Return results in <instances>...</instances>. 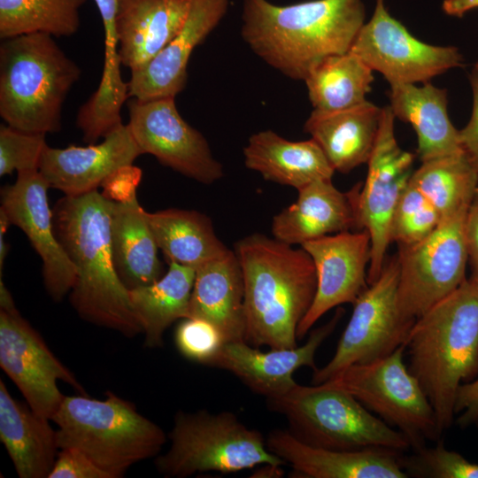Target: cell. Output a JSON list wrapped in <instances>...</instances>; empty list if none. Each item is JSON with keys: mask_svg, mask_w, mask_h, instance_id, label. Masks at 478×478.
Instances as JSON below:
<instances>
[{"mask_svg": "<svg viewBox=\"0 0 478 478\" xmlns=\"http://www.w3.org/2000/svg\"><path fill=\"white\" fill-rule=\"evenodd\" d=\"M474 424L478 426V418H477L476 421L474 422Z\"/></svg>", "mask_w": 478, "mask_h": 478, "instance_id": "obj_48", "label": "cell"}, {"mask_svg": "<svg viewBox=\"0 0 478 478\" xmlns=\"http://www.w3.org/2000/svg\"><path fill=\"white\" fill-rule=\"evenodd\" d=\"M130 131L143 154L200 183L223 177V166L213 157L204 136L181 116L175 97L127 103Z\"/></svg>", "mask_w": 478, "mask_h": 478, "instance_id": "obj_13", "label": "cell"}, {"mask_svg": "<svg viewBox=\"0 0 478 478\" xmlns=\"http://www.w3.org/2000/svg\"><path fill=\"white\" fill-rule=\"evenodd\" d=\"M113 201L97 189L65 196L52 210L56 235L76 268L70 302L79 316L127 337L143 333L112 252Z\"/></svg>", "mask_w": 478, "mask_h": 478, "instance_id": "obj_2", "label": "cell"}, {"mask_svg": "<svg viewBox=\"0 0 478 478\" xmlns=\"http://www.w3.org/2000/svg\"><path fill=\"white\" fill-rule=\"evenodd\" d=\"M395 115L389 105L382 108L376 142L368 165L366 181L358 197L361 229L371 238V260L367 283L380 276L391 242V221L398 199L412 173L414 155L404 150L395 135Z\"/></svg>", "mask_w": 478, "mask_h": 478, "instance_id": "obj_14", "label": "cell"}, {"mask_svg": "<svg viewBox=\"0 0 478 478\" xmlns=\"http://www.w3.org/2000/svg\"><path fill=\"white\" fill-rule=\"evenodd\" d=\"M244 165L262 177L297 190L319 180H332L335 170L313 139L292 142L272 130L253 134L243 148Z\"/></svg>", "mask_w": 478, "mask_h": 478, "instance_id": "obj_26", "label": "cell"}, {"mask_svg": "<svg viewBox=\"0 0 478 478\" xmlns=\"http://www.w3.org/2000/svg\"><path fill=\"white\" fill-rule=\"evenodd\" d=\"M467 209L442 218L421 241L398 246L397 306L405 318L418 319L466 280Z\"/></svg>", "mask_w": 478, "mask_h": 478, "instance_id": "obj_11", "label": "cell"}, {"mask_svg": "<svg viewBox=\"0 0 478 478\" xmlns=\"http://www.w3.org/2000/svg\"><path fill=\"white\" fill-rule=\"evenodd\" d=\"M317 274L314 300L297 327L302 339L326 312L343 304H353L367 288L371 238L366 229L344 231L304 243Z\"/></svg>", "mask_w": 478, "mask_h": 478, "instance_id": "obj_17", "label": "cell"}, {"mask_svg": "<svg viewBox=\"0 0 478 478\" xmlns=\"http://www.w3.org/2000/svg\"><path fill=\"white\" fill-rule=\"evenodd\" d=\"M398 460L407 477L478 478V464L446 449L438 441L435 446H425L410 455L400 453Z\"/></svg>", "mask_w": 478, "mask_h": 478, "instance_id": "obj_36", "label": "cell"}, {"mask_svg": "<svg viewBox=\"0 0 478 478\" xmlns=\"http://www.w3.org/2000/svg\"><path fill=\"white\" fill-rule=\"evenodd\" d=\"M244 288L234 251L196 268L189 318L204 320L221 333L225 343L244 341Z\"/></svg>", "mask_w": 478, "mask_h": 478, "instance_id": "obj_24", "label": "cell"}, {"mask_svg": "<svg viewBox=\"0 0 478 478\" xmlns=\"http://www.w3.org/2000/svg\"><path fill=\"white\" fill-rule=\"evenodd\" d=\"M365 18L361 0H310L288 5L243 0L241 35L267 65L304 81L325 58L350 50Z\"/></svg>", "mask_w": 478, "mask_h": 478, "instance_id": "obj_1", "label": "cell"}, {"mask_svg": "<svg viewBox=\"0 0 478 478\" xmlns=\"http://www.w3.org/2000/svg\"><path fill=\"white\" fill-rule=\"evenodd\" d=\"M174 342L183 357L207 366L225 343L216 327L197 318L183 319L175 330Z\"/></svg>", "mask_w": 478, "mask_h": 478, "instance_id": "obj_38", "label": "cell"}, {"mask_svg": "<svg viewBox=\"0 0 478 478\" xmlns=\"http://www.w3.org/2000/svg\"><path fill=\"white\" fill-rule=\"evenodd\" d=\"M146 217L167 263L175 262L196 270L230 250L217 236L209 217L195 210L169 208Z\"/></svg>", "mask_w": 478, "mask_h": 478, "instance_id": "obj_30", "label": "cell"}, {"mask_svg": "<svg viewBox=\"0 0 478 478\" xmlns=\"http://www.w3.org/2000/svg\"><path fill=\"white\" fill-rule=\"evenodd\" d=\"M142 175V170L133 164L121 166L104 180L102 195L117 203L130 201L137 197Z\"/></svg>", "mask_w": 478, "mask_h": 478, "instance_id": "obj_40", "label": "cell"}, {"mask_svg": "<svg viewBox=\"0 0 478 478\" xmlns=\"http://www.w3.org/2000/svg\"><path fill=\"white\" fill-rule=\"evenodd\" d=\"M87 0H0V38L30 34L70 36Z\"/></svg>", "mask_w": 478, "mask_h": 478, "instance_id": "obj_34", "label": "cell"}, {"mask_svg": "<svg viewBox=\"0 0 478 478\" xmlns=\"http://www.w3.org/2000/svg\"><path fill=\"white\" fill-rule=\"evenodd\" d=\"M229 0H191L181 31L147 64L131 71L128 96L140 100L175 97L188 80L191 53L224 18Z\"/></svg>", "mask_w": 478, "mask_h": 478, "instance_id": "obj_19", "label": "cell"}, {"mask_svg": "<svg viewBox=\"0 0 478 478\" xmlns=\"http://www.w3.org/2000/svg\"><path fill=\"white\" fill-rule=\"evenodd\" d=\"M343 311L337 310L326 324L313 329L302 346L262 351L244 341L225 343L208 366L232 373L251 391L266 399L289 392L297 382L295 371L302 366L315 370L314 357L336 328Z\"/></svg>", "mask_w": 478, "mask_h": 478, "instance_id": "obj_18", "label": "cell"}, {"mask_svg": "<svg viewBox=\"0 0 478 478\" xmlns=\"http://www.w3.org/2000/svg\"><path fill=\"white\" fill-rule=\"evenodd\" d=\"M471 277H473L474 280L478 281V271L473 272Z\"/></svg>", "mask_w": 478, "mask_h": 478, "instance_id": "obj_46", "label": "cell"}, {"mask_svg": "<svg viewBox=\"0 0 478 478\" xmlns=\"http://www.w3.org/2000/svg\"><path fill=\"white\" fill-rule=\"evenodd\" d=\"M476 8L478 0H443L442 4V10L445 14L458 18Z\"/></svg>", "mask_w": 478, "mask_h": 478, "instance_id": "obj_44", "label": "cell"}, {"mask_svg": "<svg viewBox=\"0 0 478 478\" xmlns=\"http://www.w3.org/2000/svg\"><path fill=\"white\" fill-rule=\"evenodd\" d=\"M382 112V108L368 101L342 111L313 109L304 130L320 147L335 172L347 173L368 162Z\"/></svg>", "mask_w": 478, "mask_h": 478, "instance_id": "obj_25", "label": "cell"}, {"mask_svg": "<svg viewBox=\"0 0 478 478\" xmlns=\"http://www.w3.org/2000/svg\"><path fill=\"white\" fill-rule=\"evenodd\" d=\"M350 50L381 73L389 85L426 83L463 64L458 48L431 45L414 37L390 15L384 0H376L371 19L362 26Z\"/></svg>", "mask_w": 478, "mask_h": 478, "instance_id": "obj_12", "label": "cell"}, {"mask_svg": "<svg viewBox=\"0 0 478 478\" xmlns=\"http://www.w3.org/2000/svg\"><path fill=\"white\" fill-rule=\"evenodd\" d=\"M112 259L116 272L127 290L160 279L164 266L146 211L137 197L123 203L113 202L111 216Z\"/></svg>", "mask_w": 478, "mask_h": 478, "instance_id": "obj_29", "label": "cell"}, {"mask_svg": "<svg viewBox=\"0 0 478 478\" xmlns=\"http://www.w3.org/2000/svg\"><path fill=\"white\" fill-rule=\"evenodd\" d=\"M442 216L410 181L404 189L391 221L390 237L398 246L411 245L427 237Z\"/></svg>", "mask_w": 478, "mask_h": 478, "instance_id": "obj_35", "label": "cell"}, {"mask_svg": "<svg viewBox=\"0 0 478 478\" xmlns=\"http://www.w3.org/2000/svg\"><path fill=\"white\" fill-rule=\"evenodd\" d=\"M474 68H475V69H477V70H478V62H477V63L475 64V66H474Z\"/></svg>", "mask_w": 478, "mask_h": 478, "instance_id": "obj_47", "label": "cell"}, {"mask_svg": "<svg viewBox=\"0 0 478 478\" xmlns=\"http://www.w3.org/2000/svg\"><path fill=\"white\" fill-rule=\"evenodd\" d=\"M48 478H110L83 452L74 448H61Z\"/></svg>", "mask_w": 478, "mask_h": 478, "instance_id": "obj_39", "label": "cell"}, {"mask_svg": "<svg viewBox=\"0 0 478 478\" xmlns=\"http://www.w3.org/2000/svg\"><path fill=\"white\" fill-rule=\"evenodd\" d=\"M81 74L80 66L50 35L2 39L1 118L26 132L60 131L65 100Z\"/></svg>", "mask_w": 478, "mask_h": 478, "instance_id": "obj_5", "label": "cell"}, {"mask_svg": "<svg viewBox=\"0 0 478 478\" xmlns=\"http://www.w3.org/2000/svg\"><path fill=\"white\" fill-rule=\"evenodd\" d=\"M405 346L390 355L351 365L329 382L351 394L368 411L401 432L418 451L442 435L435 411L417 378L404 362Z\"/></svg>", "mask_w": 478, "mask_h": 478, "instance_id": "obj_9", "label": "cell"}, {"mask_svg": "<svg viewBox=\"0 0 478 478\" xmlns=\"http://www.w3.org/2000/svg\"><path fill=\"white\" fill-rule=\"evenodd\" d=\"M268 450L301 478H407L398 457L386 448L337 451L311 446L289 430L274 429L266 437Z\"/></svg>", "mask_w": 478, "mask_h": 478, "instance_id": "obj_21", "label": "cell"}, {"mask_svg": "<svg viewBox=\"0 0 478 478\" xmlns=\"http://www.w3.org/2000/svg\"><path fill=\"white\" fill-rule=\"evenodd\" d=\"M168 438V451L155 459L157 470L166 478L285 464L268 450L260 431L248 428L231 412L179 411Z\"/></svg>", "mask_w": 478, "mask_h": 478, "instance_id": "obj_8", "label": "cell"}, {"mask_svg": "<svg viewBox=\"0 0 478 478\" xmlns=\"http://www.w3.org/2000/svg\"><path fill=\"white\" fill-rule=\"evenodd\" d=\"M50 186L39 170L19 172L1 189V207L11 225L19 227L42 261L45 289L61 301L76 281V268L58 241L48 201Z\"/></svg>", "mask_w": 478, "mask_h": 478, "instance_id": "obj_16", "label": "cell"}, {"mask_svg": "<svg viewBox=\"0 0 478 478\" xmlns=\"http://www.w3.org/2000/svg\"><path fill=\"white\" fill-rule=\"evenodd\" d=\"M168 266L155 282L128 290L147 348L162 347L166 329L175 320L189 318L196 270L175 262H169Z\"/></svg>", "mask_w": 478, "mask_h": 478, "instance_id": "obj_31", "label": "cell"}, {"mask_svg": "<svg viewBox=\"0 0 478 478\" xmlns=\"http://www.w3.org/2000/svg\"><path fill=\"white\" fill-rule=\"evenodd\" d=\"M466 245L473 272L478 271V189L467 209L464 223Z\"/></svg>", "mask_w": 478, "mask_h": 478, "instance_id": "obj_43", "label": "cell"}, {"mask_svg": "<svg viewBox=\"0 0 478 478\" xmlns=\"http://www.w3.org/2000/svg\"><path fill=\"white\" fill-rule=\"evenodd\" d=\"M399 264L397 255L385 260L380 276L353 305V311L333 358L313 370L312 382L320 384L346 367L369 363L405 346L416 320L405 318L397 306Z\"/></svg>", "mask_w": 478, "mask_h": 478, "instance_id": "obj_10", "label": "cell"}, {"mask_svg": "<svg viewBox=\"0 0 478 478\" xmlns=\"http://www.w3.org/2000/svg\"><path fill=\"white\" fill-rule=\"evenodd\" d=\"M9 393L0 381V439L20 478H48L57 456V431Z\"/></svg>", "mask_w": 478, "mask_h": 478, "instance_id": "obj_28", "label": "cell"}, {"mask_svg": "<svg viewBox=\"0 0 478 478\" xmlns=\"http://www.w3.org/2000/svg\"><path fill=\"white\" fill-rule=\"evenodd\" d=\"M268 408L285 417L289 432L314 447L337 451L386 448L411 450L407 438L368 411L346 390L329 382L297 383L286 394L266 399Z\"/></svg>", "mask_w": 478, "mask_h": 478, "instance_id": "obj_7", "label": "cell"}, {"mask_svg": "<svg viewBox=\"0 0 478 478\" xmlns=\"http://www.w3.org/2000/svg\"><path fill=\"white\" fill-rule=\"evenodd\" d=\"M143 155L128 125H120L98 144L45 148L39 171L50 188L65 196H80L96 190L104 180L121 166Z\"/></svg>", "mask_w": 478, "mask_h": 478, "instance_id": "obj_20", "label": "cell"}, {"mask_svg": "<svg viewBox=\"0 0 478 478\" xmlns=\"http://www.w3.org/2000/svg\"><path fill=\"white\" fill-rule=\"evenodd\" d=\"M234 251L244 288V342L270 349L297 346V330L317 290V274L302 248L255 233L238 240Z\"/></svg>", "mask_w": 478, "mask_h": 478, "instance_id": "obj_3", "label": "cell"}, {"mask_svg": "<svg viewBox=\"0 0 478 478\" xmlns=\"http://www.w3.org/2000/svg\"><path fill=\"white\" fill-rule=\"evenodd\" d=\"M51 420L59 449L81 451L110 478L123 477L134 464L157 457L166 441L158 425L111 391L104 400L65 396Z\"/></svg>", "mask_w": 478, "mask_h": 478, "instance_id": "obj_6", "label": "cell"}, {"mask_svg": "<svg viewBox=\"0 0 478 478\" xmlns=\"http://www.w3.org/2000/svg\"><path fill=\"white\" fill-rule=\"evenodd\" d=\"M409 181L443 218L469 207L478 189V173L460 152L421 162Z\"/></svg>", "mask_w": 478, "mask_h": 478, "instance_id": "obj_33", "label": "cell"}, {"mask_svg": "<svg viewBox=\"0 0 478 478\" xmlns=\"http://www.w3.org/2000/svg\"><path fill=\"white\" fill-rule=\"evenodd\" d=\"M9 226H11V223L7 216L2 210H0V274H2L4 263L8 251V246L4 240V235Z\"/></svg>", "mask_w": 478, "mask_h": 478, "instance_id": "obj_45", "label": "cell"}, {"mask_svg": "<svg viewBox=\"0 0 478 478\" xmlns=\"http://www.w3.org/2000/svg\"><path fill=\"white\" fill-rule=\"evenodd\" d=\"M459 412L457 423L460 428L474 424L478 418V374L473 381L464 382L459 387L455 413Z\"/></svg>", "mask_w": 478, "mask_h": 478, "instance_id": "obj_42", "label": "cell"}, {"mask_svg": "<svg viewBox=\"0 0 478 478\" xmlns=\"http://www.w3.org/2000/svg\"><path fill=\"white\" fill-rule=\"evenodd\" d=\"M405 350L442 434L456 414L459 387L478 374V281L466 279L416 319Z\"/></svg>", "mask_w": 478, "mask_h": 478, "instance_id": "obj_4", "label": "cell"}, {"mask_svg": "<svg viewBox=\"0 0 478 478\" xmlns=\"http://www.w3.org/2000/svg\"><path fill=\"white\" fill-rule=\"evenodd\" d=\"M191 0H117L116 29L121 65L136 70L182 28Z\"/></svg>", "mask_w": 478, "mask_h": 478, "instance_id": "obj_23", "label": "cell"}, {"mask_svg": "<svg viewBox=\"0 0 478 478\" xmlns=\"http://www.w3.org/2000/svg\"><path fill=\"white\" fill-rule=\"evenodd\" d=\"M390 108L396 118L413 127L421 162L464 152L448 115L447 90L430 82L390 85Z\"/></svg>", "mask_w": 478, "mask_h": 478, "instance_id": "obj_27", "label": "cell"}, {"mask_svg": "<svg viewBox=\"0 0 478 478\" xmlns=\"http://www.w3.org/2000/svg\"><path fill=\"white\" fill-rule=\"evenodd\" d=\"M314 110L334 112L366 101L374 81L373 70L355 53L325 58L304 80Z\"/></svg>", "mask_w": 478, "mask_h": 478, "instance_id": "obj_32", "label": "cell"}, {"mask_svg": "<svg viewBox=\"0 0 478 478\" xmlns=\"http://www.w3.org/2000/svg\"><path fill=\"white\" fill-rule=\"evenodd\" d=\"M0 366L31 409L46 419H52L65 397L58 381L87 395L16 306L0 308Z\"/></svg>", "mask_w": 478, "mask_h": 478, "instance_id": "obj_15", "label": "cell"}, {"mask_svg": "<svg viewBox=\"0 0 478 478\" xmlns=\"http://www.w3.org/2000/svg\"><path fill=\"white\" fill-rule=\"evenodd\" d=\"M46 134L26 132L9 125L0 126V176L14 171L39 170L48 146Z\"/></svg>", "mask_w": 478, "mask_h": 478, "instance_id": "obj_37", "label": "cell"}, {"mask_svg": "<svg viewBox=\"0 0 478 478\" xmlns=\"http://www.w3.org/2000/svg\"><path fill=\"white\" fill-rule=\"evenodd\" d=\"M469 81L473 92V108L470 120L464 128L459 130L462 150L478 173V70L473 68Z\"/></svg>", "mask_w": 478, "mask_h": 478, "instance_id": "obj_41", "label": "cell"}, {"mask_svg": "<svg viewBox=\"0 0 478 478\" xmlns=\"http://www.w3.org/2000/svg\"><path fill=\"white\" fill-rule=\"evenodd\" d=\"M358 183L347 192L332 180H319L297 190L296 202L272 220L273 236L289 245L344 231L361 230L358 218Z\"/></svg>", "mask_w": 478, "mask_h": 478, "instance_id": "obj_22", "label": "cell"}]
</instances>
